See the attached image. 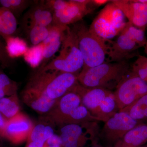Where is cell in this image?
Instances as JSON below:
<instances>
[{
	"mask_svg": "<svg viewBox=\"0 0 147 147\" xmlns=\"http://www.w3.org/2000/svg\"><path fill=\"white\" fill-rule=\"evenodd\" d=\"M45 144L40 142H28L26 147H44Z\"/></svg>",
	"mask_w": 147,
	"mask_h": 147,
	"instance_id": "836d02e7",
	"label": "cell"
},
{
	"mask_svg": "<svg viewBox=\"0 0 147 147\" xmlns=\"http://www.w3.org/2000/svg\"><path fill=\"white\" fill-rule=\"evenodd\" d=\"M20 105L17 94L0 99V113L9 119L20 113Z\"/></svg>",
	"mask_w": 147,
	"mask_h": 147,
	"instance_id": "d4e9b609",
	"label": "cell"
},
{
	"mask_svg": "<svg viewBox=\"0 0 147 147\" xmlns=\"http://www.w3.org/2000/svg\"><path fill=\"white\" fill-rule=\"evenodd\" d=\"M122 11L110 1L100 11L89 29L102 38L110 40L119 34L126 25Z\"/></svg>",
	"mask_w": 147,
	"mask_h": 147,
	"instance_id": "8992f818",
	"label": "cell"
},
{
	"mask_svg": "<svg viewBox=\"0 0 147 147\" xmlns=\"http://www.w3.org/2000/svg\"><path fill=\"white\" fill-rule=\"evenodd\" d=\"M113 147V146H100L97 144L93 145L91 147Z\"/></svg>",
	"mask_w": 147,
	"mask_h": 147,
	"instance_id": "e575fe53",
	"label": "cell"
},
{
	"mask_svg": "<svg viewBox=\"0 0 147 147\" xmlns=\"http://www.w3.org/2000/svg\"><path fill=\"white\" fill-rule=\"evenodd\" d=\"M84 65V59L79 50L76 34L71 28L68 26L65 32L59 55L44 67L38 70L57 71L78 75Z\"/></svg>",
	"mask_w": 147,
	"mask_h": 147,
	"instance_id": "277c9868",
	"label": "cell"
},
{
	"mask_svg": "<svg viewBox=\"0 0 147 147\" xmlns=\"http://www.w3.org/2000/svg\"><path fill=\"white\" fill-rule=\"evenodd\" d=\"M131 70L147 83V57L139 55L131 67Z\"/></svg>",
	"mask_w": 147,
	"mask_h": 147,
	"instance_id": "f1b7e54d",
	"label": "cell"
},
{
	"mask_svg": "<svg viewBox=\"0 0 147 147\" xmlns=\"http://www.w3.org/2000/svg\"><path fill=\"white\" fill-rule=\"evenodd\" d=\"M91 5L89 0L67 1L64 8L53 12V25L68 26L76 24L93 11L94 8Z\"/></svg>",
	"mask_w": 147,
	"mask_h": 147,
	"instance_id": "30bf717a",
	"label": "cell"
},
{
	"mask_svg": "<svg viewBox=\"0 0 147 147\" xmlns=\"http://www.w3.org/2000/svg\"><path fill=\"white\" fill-rule=\"evenodd\" d=\"M119 112L127 113L131 118L141 122L147 119V94Z\"/></svg>",
	"mask_w": 147,
	"mask_h": 147,
	"instance_id": "44dd1931",
	"label": "cell"
},
{
	"mask_svg": "<svg viewBox=\"0 0 147 147\" xmlns=\"http://www.w3.org/2000/svg\"><path fill=\"white\" fill-rule=\"evenodd\" d=\"M34 126V124L30 118L20 112L8 120L4 138L15 144H21L28 139Z\"/></svg>",
	"mask_w": 147,
	"mask_h": 147,
	"instance_id": "8fae6325",
	"label": "cell"
},
{
	"mask_svg": "<svg viewBox=\"0 0 147 147\" xmlns=\"http://www.w3.org/2000/svg\"><path fill=\"white\" fill-rule=\"evenodd\" d=\"M81 104L80 96L75 92H70L59 99L54 107L45 116L55 125L61 127L71 112Z\"/></svg>",
	"mask_w": 147,
	"mask_h": 147,
	"instance_id": "4fadbf2b",
	"label": "cell"
},
{
	"mask_svg": "<svg viewBox=\"0 0 147 147\" xmlns=\"http://www.w3.org/2000/svg\"><path fill=\"white\" fill-rule=\"evenodd\" d=\"M119 111V110L114 93L112 91L107 96L100 104L98 118L100 121L105 122Z\"/></svg>",
	"mask_w": 147,
	"mask_h": 147,
	"instance_id": "cb8c5ba5",
	"label": "cell"
},
{
	"mask_svg": "<svg viewBox=\"0 0 147 147\" xmlns=\"http://www.w3.org/2000/svg\"><path fill=\"white\" fill-rule=\"evenodd\" d=\"M44 46L42 42L39 45L29 47L24 55V59L33 68L40 66L43 59Z\"/></svg>",
	"mask_w": 147,
	"mask_h": 147,
	"instance_id": "4316f807",
	"label": "cell"
},
{
	"mask_svg": "<svg viewBox=\"0 0 147 147\" xmlns=\"http://www.w3.org/2000/svg\"><path fill=\"white\" fill-rule=\"evenodd\" d=\"M1 137H0V138H1Z\"/></svg>",
	"mask_w": 147,
	"mask_h": 147,
	"instance_id": "f35d334b",
	"label": "cell"
},
{
	"mask_svg": "<svg viewBox=\"0 0 147 147\" xmlns=\"http://www.w3.org/2000/svg\"><path fill=\"white\" fill-rule=\"evenodd\" d=\"M105 123L99 136L110 146L115 144L129 130L143 123L123 112H117Z\"/></svg>",
	"mask_w": 147,
	"mask_h": 147,
	"instance_id": "9c48e42d",
	"label": "cell"
},
{
	"mask_svg": "<svg viewBox=\"0 0 147 147\" xmlns=\"http://www.w3.org/2000/svg\"><path fill=\"white\" fill-rule=\"evenodd\" d=\"M50 27L32 25L23 28L28 39L34 46L39 45L46 39L49 35Z\"/></svg>",
	"mask_w": 147,
	"mask_h": 147,
	"instance_id": "484cf974",
	"label": "cell"
},
{
	"mask_svg": "<svg viewBox=\"0 0 147 147\" xmlns=\"http://www.w3.org/2000/svg\"><path fill=\"white\" fill-rule=\"evenodd\" d=\"M130 69L127 61L105 62L100 65L82 70L78 81L87 88H100L112 91L115 89Z\"/></svg>",
	"mask_w": 147,
	"mask_h": 147,
	"instance_id": "6da1fadb",
	"label": "cell"
},
{
	"mask_svg": "<svg viewBox=\"0 0 147 147\" xmlns=\"http://www.w3.org/2000/svg\"><path fill=\"white\" fill-rule=\"evenodd\" d=\"M98 121H100V119L93 116L82 103L71 112L65 119L63 125L69 124H79L89 122Z\"/></svg>",
	"mask_w": 147,
	"mask_h": 147,
	"instance_id": "7402d4cb",
	"label": "cell"
},
{
	"mask_svg": "<svg viewBox=\"0 0 147 147\" xmlns=\"http://www.w3.org/2000/svg\"><path fill=\"white\" fill-rule=\"evenodd\" d=\"M144 47H145V50H144L145 52V53H146V55H147V40L146 42V45H145Z\"/></svg>",
	"mask_w": 147,
	"mask_h": 147,
	"instance_id": "d590c367",
	"label": "cell"
},
{
	"mask_svg": "<svg viewBox=\"0 0 147 147\" xmlns=\"http://www.w3.org/2000/svg\"><path fill=\"white\" fill-rule=\"evenodd\" d=\"M1 72H2V71H1V70H0V73H1Z\"/></svg>",
	"mask_w": 147,
	"mask_h": 147,
	"instance_id": "74e56055",
	"label": "cell"
},
{
	"mask_svg": "<svg viewBox=\"0 0 147 147\" xmlns=\"http://www.w3.org/2000/svg\"><path fill=\"white\" fill-rule=\"evenodd\" d=\"M122 11L128 22L134 26L145 31L147 28V3L139 0L111 1Z\"/></svg>",
	"mask_w": 147,
	"mask_h": 147,
	"instance_id": "7c38bea8",
	"label": "cell"
},
{
	"mask_svg": "<svg viewBox=\"0 0 147 147\" xmlns=\"http://www.w3.org/2000/svg\"><path fill=\"white\" fill-rule=\"evenodd\" d=\"M73 25L71 28L76 34L84 59L82 70L108 63L110 40L104 39L92 33L84 22Z\"/></svg>",
	"mask_w": 147,
	"mask_h": 147,
	"instance_id": "3957f363",
	"label": "cell"
},
{
	"mask_svg": "<svg viewBox=\"0 0 147 147\" xmlns=\"http://www.w3.org/2000/svg\"><path fill=\"white\" fill-rule=\"evenodd\" d=\"M145 31L127 22L116 41L110 40L108 63L127 61L139 56V48L144 47L147 41Z\"/></svg>",
	"mask_w": 147,
	"mask_h": 147,
	"instance_id": "5b68a950",
	"label": "cell"
},
{
	"mask_svg": "<svg viewBox=\"0 0 147 147\" xmlns=\"http://www.w3.org/2000/svg\"><path fill=\"white\" fill-rule=\"evenodd\" d=\"M17 28L16 17L7 9L0 6V36L4 39L13 36Z\"/></svg>",
	"mask_w": 147,
	"mask_h": 147,
	"instance_id": "ffe728a7",
	"label": "cell"
},
{
	"mask_svg": "<svg viewBox=\"0 0 147 147\" xmlns=\"http://www.w3.org/2000/svg\"><path fill=\"white\" fill-rule=\"evenodd\" d=\"M0 89L5 93L6 96H11L17 93L18 86L16 82L2 72L0 73Z\"/></svg>",
	"mask_w": 147,
	"mask_h": 147,
	"instance_id": "f546056e",
	"label": "cell"
},
{
	"mask_svg": "<svg viewBox=\"0 0 147 147\" xmlns=\"http://www.w3.org/2000/svg\"><path fill=\"white\" fill-rule=\"evenodd\" d=\"M113 93L120 111L147 94V83L138 77L131 69Z\"/></svg>",
	"mask_w": 147,
	"mask_h": 147,
	"instance_id": "ba28073f",
	"label": "cell"
},
{
	"mask_svg": "<svg viewBox=\"0 0 147 147\" xmlns=\"http://www.w3.org/2000/svg\"><path fill=\"white\" fill-rule=\"evenodd\" d=\"M110 1L107 0H92L91 4L94 7H98L100 6L105 5L106 3H109Z\"/></svg>",
	"mask_w": 147,
	"mask_h": 147,
	"instance_id": "d6a6232c",
	"label": "cell"
},
{
	"mask_svg": "<svg viewBox=\"0 0 147 147\" xmlns=\"http://www.w3.org/2000/svg\"><path fill=\"white\" fill-rule=\"evenodd\" d=\"M11 59L7 52L5 45L0 40V65L3 68L8 67L10 65Z\"/></svg>",
	"mask_w": 147,
	"mask_h": 147,
	"instance_id": "4dcf8cb0",
	"label": "cell"
},
{
	"mask_svg": "<svg viewBox=\"0 0 147 147\" xmlns=\"http://www.w3.org/2000/svg\"><path fill=\"white\" fill-rule=\"evenodd\" d=\"M4 40L7 52L11 59L24 56L28 49L26 41L18 37L9 36Z\"/></svg>",
	"mask_w": 147,
	"mask_h": 147,
	"instance_id": "603a6c76",
	"label": "cell"
},
{
	"mask_svg": "<svg viewBox=\"0 0 147 147\" xmlns=\"http://www.w3.org/2000/svg\"><path fill=\"white\" fill-rule=\"evenodd\" d=\"M53 13L45 1L35 2L22 18V27L38 25L50 27L53 25Z\"/></svg>",
	"mask_w": 147,
	"mask_h": 147,
	"instance_id": "5bb4252c",
	"label": "cell"
},
{
	"mask_svg": "<svg viewBox=\"0 0 147 147\" xmlns=\"http://www.w3.org/2000/svg\"><path fill=\"white\" fill-rule=\"evenodd\" d=\"M147 142V123H142L129 130L113 147H140Z\"/></svg>",
	"mask_w": 147,
	"mask_h": 147,
	"instance_id": "ac0fdd59",
	"label": "cell"
},
{
	"mask_svg": "<svg viewBox=\"0 0 147 147\" xmlns=\"http://www.w3.org/2000/svg\"><path fill=\"white\" fill-rule=\"evenodd\" d=\"M78 75L57 71L37 70L26 86L35 89L52 100H58L79 84Z\"/></svg>",
	"mask_w": 147,
	"mask_h": 147,
	"instance_id": "7a4b0ae2",
	"label": "cell"
},
{
	"mask_svg": "<svg viewBox=\"0 0 147 147\" xmlns=\"http://www.w3.org/2000/svg\"><path fill=\"white\" fill-rule=\"evenodd\" d=\"M8 120L0 113V137L4 138L6 126Z\"/></svg>",
	"mask_w": 147,
	"mask_h": 147,
	"instance_id": "1f68e13d",
	"label": "cell"
},
{
	"mask_svg": "<svg viewBox=\"0 0 147 147\" xmlns=\"http://www.w3.org/2000/svg\"><path fill=\"white\" fill-rule=\"evenodd\" d=\"M55 123L45 116H43L40 122L34 125L28 137V142H40L45 144L55 134Z\"/></svg>",
	"mask_w": 147,
	"mask_h": 147,
	"instance_id": "d6986e66",
	"label": "cell"
},
{
	"mask_svg": "<svg viewBox=\"0 0 147 147\" xmlns=\"http://www.w3.org/2000/svg\"><path fill=\"white\" fill-rule=\"evenodd\" d=\"M72 91L80 96L82 105L93 116L98 118L100 104L112 91L100 88H87L82 86L79 83Z\"/></svg>",
	"mask_w": 147,
	"mask_h": 147,
	"instance_id": "9a60e30c",
	"label": "cell"
},
{
	"mask_svg": "<svg viewBox=\"0 0 147 147\" xmlns=\"http://www.w3.org/2000/svg\"><path fill=\"white\" fill-rule=\"evenodd\" d=\"M34 1L29 0H0V6L7 9L16 18L34 3Z\"/></svg>",
	"mask_w": 147,
	"mask_h": 147,
	"instance_id": "83f0119b",
	"label": "cell"
},
{
	"mask_svg": "<svg viewBox=\"0 0 147 147\" xmlns=\"http://www.w3.org/2000/svg\"><path fill=\"white\" fill-rule=\"evenodd\" d=\"M140 147H147V145H146V146H141Z\"/></svg>",
	"mask_w": 147,
	"mask_h": 147,
	"instance_id": "8d00e7d4",
	"label": "cell"
},
{
	"mask_svg": "<svg viewBox=\"0 0 147 147\" xmlns=\"http://www.w3.org/2000/svg\"><path fill=\"white\" fill-rule=\"evenodd\" d=\"M68 26L53 25L50 27L49 35L42 42L44 46L43 59L38 68H42L61 47L65 32Z\"/></svg>",
	"mask_w": 147,
	"mask_h": 147,
	"instance_id": "e0dca14e",
	"label": "cell"
},
{
	"mask_svg": "<svg viewBox=\"0 0 147 147\" xmlns=\"http://www.w3.org/2000/svg\"><path fill=\"white\" fill-rule=\"evenodd\" d=\"M98 136V125L94 121L65 125L61 127L59 137L61 147H84L89 143L97 144Z\"/></svg>",
	"mask_w": 147,
	"mask_h": 147,
	"instance_id": "52a82bcc",
	"label": "cell"
},
{
	"mask_svg": "<svg viewBox=\"0 0 147 147\" xmlns=\"http://www.w3.org/2000/svg\"><path fill=\"white\" fill-rule=\"evenodd\" d=\"M23 102L41 115H46L54 107L58 100L50 99L35 89L26 86L21 93Z\"/></svg>",
	"mask_w": 147,
	"mask_h": 147,
	"instance_id": "2e32d148",
	"label": "cell"
}]
</instances>
